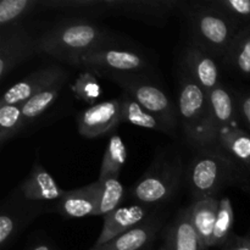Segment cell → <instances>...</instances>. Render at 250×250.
I'll use <instances>...</instances> for the list:
<instances>
[{"mask_svg": "<svg viewBox=\"0 0 250 250\" xmlns=\"http://www.w3.org/2000/svg\"><path fill=\"white\" fill-rule=\"evenodd\" d=\"M121 39L92 17L78 16L58 22L37 38L38 53H45L75 66L83 55L119 46Z\"/></svg>", "mask_w": 250, "mask_h": 250, "instance_id": "6da1fadb", "label": "cell"}, {"mask_svg": "<svg viewBox=\"0 0 250 250\" xmlns=\"http://www.w3.org/2000/svg\"><path fill=\"white\" fill-rule=\"evenodd\" d=\"M195 150L186 175L194 202L216 197L227 187H239L250 192V172L224 149L216 146Z\"/></svg>", "mask_w": 250, "mask_h": 250, "instance_id": "7a4b0ae2", "label": "cell"}, {"mask_svg": "<svg viewBox=\"0 0 250 250\" xmlns=\"http://www.w3.org/2000/svg\"><path fill=\"white\" fill-rule=\"evenodd\" d=\"M177 110L186 138L195 149L217 146L219 132L212 120L208 93L182 66L178 76Z\"/></svg>", "mask_w": 250, "mask_h": 250, "instance_id": "3957f363", "label": "cell"}, {"mask_svg": "<svg viewBox=\"0 0 250 250\" xmlns=\"http://www.w3.org/2000/svg\"><path fill=\"white\" fill-rule=\"evenodd\" d=\"M186 175L181 154L164 149L131 189V197L139 204L155 207L172 199Z\"/></svg>", "mask_w": 250, "mask_h": 250, "instance_id": "277c9868", "label": "cell"}, {"mask_svg": "<svg viewBox=\"0 0 250 250\" xmlns=\"http://www.w3.org/2000/svg\"><path fill=\"white\" fill-rule=\"evenodd\" d=\"M187 15L192 43L212 58L224 60L242 27L212 7L209 1L193 2L187 9Z\"/></svg>", "mask_w": 250, "mask_h": 250, "instance_id": "5b68a950", "label": "cell"}, {"mask_svg": "<svg viewBox=\"0 0 250 250\" xmlns=\"http://www.w3.org/2000/svg\"><path fill=\"white\" fill-rule=\"evenodd\" d=\"M100 75L119 84L125 93L133 98L154 116L158 117L170 129L171 133L175 134L180 122L178 110L159 85L154 84L142 73L105 72Z\"/></svg>", "mask_w": 250, "mask_h": 250, "instance_id": "8992f818", "label": "cell"}, {"mask_svg": "<svg viewBox=\"0 0 250 250\" xmlns=\"http://www.w3.org/2000/svg\"><path fill=\"white\" fill-rule=\"evenodd\" d=\"M44 211H49L45 203L29 202L15 188L0 207V247H9Z\"/></svg>", "mask_w": 250, "mask_h": 250, "instance_id": "52a82bcc", "label": "cell"}, {"mask_svg": "<svg viewBox=\"0 0 250 250\" xmlns=\"http://www.w3.org/2000/svg\"><path fill=\"white\" fill-rule=\"evenodd\" d=\"M75 66H82L97 73H141L148 70L149 59L133 49L120 46L102 49L83 55Z\"/></svg>", "mask_w": 250, "mask_h": 250, "instance_id": "ba28073f", "label": "cell"}, {"mask_svg": "<svg viewBox=\"0 0 250 250\" xmlns=\"http://www.w3.org/2000/svg\"><path fill=\"white\" fill-rule=\"evenodd\" d=\"M38 54L37 38L21 23L0 29V78L4 81L17 66Z\"/></svg>", "mask_w": 250, "mask_h": 250, "instance_id": "9c48e42d", "label": "cell"}, {"mask_svg": "<svg viewBox=\"0 0 250 250\" xmlns=\"http://www.w3.org/2000/svg\"><path fill=\"white\" fill-rule=\"evenodd\" d=\"M68 71L58 65L46 66L33 71L23 80L19 81L2 95L0 105H21L34 95L56 85L65 84Z\"/></svg>", "mask_w": 250, "mask_h": 250, "instance_id": "30bf717a", "label": "cell"}, {"mask_svg": "<svg viewBox=\"0 0 250 250\" xmlns=\"http://www.w3.org/2000/svg\"><path fill=\"white\" fill-rule=\"evenodd\" d=\"M181 5L177 0H106L107 14L121 15L153 26H164Z\"/></svg>", "mask_w": 250, "mask_h": 250, "instance_id": "8fae6325", "label": "cell"}, {"mask_svg": "<svg viewBox=\"0 0 250 250\" xmlns=\"http://www.w3.org/2000/svg\"><path fill=\"white\" fill-rule=\"evenodd\" d=\"M121 124V102L119 98L97 103L77 115L78 133L88 139L111 133Z\"/></svg>", "mask_w": 250, "mask_h": 250, "instance_id": "7c38bea8", "label": "cell"}, {"mask_svg": "<svg viewBox=\"0 0 250 250\" xmlns=\"http://www.w3.org/2000/svg\"><path fill=\"white\" fill-rule=\"evenodd\" d=\"M151 212H153V207L139 204V203L128 207L117 208L116 210L104 216L102 232L93 247L104 246L119 237L120 234L139 226L153 216Z\"/></svg>", "mask_w": 250, "mask_h": 250, "instance_id": "4fadbf2b", "label": "cell"}, {"mask_svg": "<svg viewBox=\"0 0 250 250\" xmlns=\"http://www.w3.org/2000/svg\"><path fill=\"white\" fill-rule=\"evenodd\" d=\"M100 194V182L90 183L81 188L66 190L63 197L49 211H56L65 219L95 216Z\"/></svg>", "mask_w": 250, "mask_h": 250, "instance_id": "5bb4252c", "label": "cell"}, {"mask_svg": "<svg viewBox=\"0 0 250 250\" xmlns=\"http://www.w3.org/2000/svg\"><path fill=\"white\" fill-rule=\"evenodd\" d=\"M24 199L29 202H58L63 197L66 190L61 189L53 176L44 168L37 158L32 166L31 172L17 187Z\"/></svg>", "mask_w": 250, "mask_h": 250, "instance_id": "9a60e30c", "label": "cell"}, {"mask_svg": "<svg viewBox=\"0 0 250 250\" xmlns=\"http://www.w3.org/2000/svg\"><path fill=\"white\" fill-rule=\"evenodd\" d=\"M182 67L207 93L220 84L215 58L195 44H189L183 50Z\"/></svg>", "mask_w": 250, "mask_h": 250, "instance_id": "2e32d148", "label": "cell"}, {"mask_svg": "<svg viewBox=\"0 0 250 250\" xmlns=\"http://www.w3.org/2000/svg\"><path fill=\"white\" fill-rule=\"evenodd\" d=\"M160 227V220L151 216L143 224L120 234L109 243L102 247H92L89 250H146L155 239Z\"/></svg>", "mask_w": 250, "mask_h": 250, "instance_id": "e0dca14e", "label": "cell"}, {"mask_svg": "<svg viewBox=\"0 0 250 250\" xmlns=\"http://www.w3.org/2000/svg\"><path fill=\"white\" fill-rule=\"evenodd\" d=\"M219 204L220 200L216 197H210L193 202L192 205L188 208L190 222L197 232L202 250H207L212 247V237H214Z\"/></svg>", "mask_w": 250, "mask_h": 250, "instance_id": "ac0fdd59", "label": "cell"}, {"mask_svg": "<svg viewBox=\"0 0 250 250\" xmlns=\"http://www.w3.org/2000/svg\"><path fill=\"white\" fill-rule=\"evenodd\" d=\"M212 120L219 134L226 129L237 126L239 117L237 98L225 85L220 83L217 87L208 92Z\"/></svg>", "mask_w": 250, "mask_h": 250, "instance_id": "d6986e66", "label": "cell"}, {"mask_svg": "<svg viewBox=\"0 0 250 250\" xmlns=\"http://www.w3.org/2000/svg\"><path fill=\"white\" fill-rule=\"evenodd\" d=\"M165 250H202L198 234L190 222L189 211L182 209L166 233Z\"/></svg>", "mask_w": 250, "mask_h": 250, "instance_id": "ffe728a7", "label": "cell"}, {"mask_svg": "<svg viewBox=\"0 0 250 250\" xmlns=\"http://www.w3.org/2000/svg\"><path fill=\"white\" fill-rule=\"evenodd\" d=\"M119 99L121 102V122H127V124H131L136 127L172 136L170 129L158 117L154 116L151 112L144 109L141 104H138L127 93L122 92Z\"/></svg>", "mask_w": 250, "mask_h": 250, "instance_id": "44dd1931", "label": "cell"}, {"mask_svg": "<svg viewBox=\"0 0 250 250\" xmlns=\"http://www.w3.org/2000/svg\"><path fill=\"white\" fill-rule=\"evenodd\" d=\"M217 146L250 172V133L232 127L219 134Z\"/></svg>", "mask_w": 250, "mask_h": 250, "instance_id": "7402d4cb", "label": "cell"}, {"mask_svg": "<svg viewBox=\"0 0 250 250\" xmlns=\"http://www.w3.org/2000/svg\"><path fill=\"white\" fill-rule=\"evenodd\" d=\"M224 61L242 77H250V24L239 29Z\"/></svg>", "mask_w": 250, "mask_h": 250, "instance_id": "603a6c76", "label": "cell"}, {"mask_svg": "<svg viewBox=\"0 0 250 250\" xmlns=\"http://www.w3.org/2000/svg\"><path fill=\"white\" fill-rule=\"evenodd\" d=\"M127 161V146L119 133H112L105 148L103 155L102 166L99 171V178L119 177Z\"/></svg>", "mask_w": 250, "mask_h": 250, "instance_id": "cb8c5ba5", "label": "cell"}, {"mask_svg": "<svg viewBox=\"0 0 250 250\" xmlns=\"http://www.w3.org/2000/svg\"><path fill=\"white\" fill-rule=\"evenodd\" d=\"M100 182V194L95 216H103L121 207L122 200L126 197L125 187L119 177H106L98 180Z\"/></svg>", "mask_w": 250, "mask_h": 250, "instance_id": "d4e9b609", "label": "cell"}, {"mask_svg": "<svg viewBox=\"0 0 250 250\" xmlns=\"http://www.w3.org/2000/svg\"><path fill=\"white\" fill-rule=\"evenodd\" d=\"M62 87L63 84L56 85V87L50 88V89L48 90H44V92L39 93V94L32 97L31 99L22 103L21 110L22 114H23L26 125L28 124V122L36 121L39 117L43 116V115L45 114L56 102H58Z\"/></svg>", "mask_w": 250, "mask_h": 250, "instance_id": "484cf974", "label": "cell"}, {"mask_svg": "<svg viewBox=\"0 0 250 250\" xmlns=\"http://www.w3.org/2000/svg\"><path fill=\"white\" fill-rule=\"evenodd\" d=\"M24 126L21 105H0V146L19 136Z\"/></svg>", "mask_w": 250, "mask_h": 250, "instance_id": "4316f807", "label": "cell"}, {"mask_svg": "<svg viewBox=\"0 0 250 250\" xmlns=\"http://www.w3.org/2000/svg\"><path fill=\"white\" fill-rule=\"evenodd\" d=\"M42 4L39 0H2L0 2V28L21 23V20Z\"/></svg>", "mask_w": 250, "mask_h": 250, "instance_id": "83f0119b", "label": "cell"}, {"mask_svg": "<svg viewBox=\"0 0 250 250\" xmlns=\"http://www.w3.org/2000/svg\"><path fill=\"white\" fill-rule=\"evenodd\" d=\"M234 226V211L229 198L225 197L220 199L219 211H217L216 224H215L212 247L227 244L232 237V229Z\"/></svg>", "mask_w": 250, "mask_h": 250, "instance_id": "f1b7e54d", "label": "cell"}, {"mask_svg": "<svg viewBox=\"0 0 250 250\" xmlns=\"http://www.w3.org/2000/svg\"><path fill=\"white\" fill-rule=\"evenodd\" d=\"M73 95L77 100L92 105L97 104V100L102 95V87L98 81L97 76L92 71H84L81 73L73 84L71 85Z\"/></svg>", "mask_w": 250, "mask_h": 250, "instance_id": "f546056e", "label": "cell"}, {"mask_svg": "<svg viewBox=\"0 0 250 250\" xmlns=\"http://www.w3.org/2000/svg\"><path fill=\"white\" fill-rule=\"evenodd\" d=\"M209 4L242 28L250 24V0H210Z\"/></svg>", "mask_w": 250, "mask_h": 250, "instance_id": "4dcf8cb0", "label": "cell"}, {"mask_svg": "<svg viewBox=\"0 0 250 250\" xmlns=\"http://www.w3.org/2000/svg\"><path fill=\"white\" fill-rule=\"evenodd\" d=\"M239 116L246 121L250 129V93H242L237 97Z\"/></svg>", "mask_w": 250, "mask_h": 250, "instance_id": "1f68e13d", "label": "cell"}, {"mask_svg": "<svg viewBox=\"0 0 250 250\" xmlns=\"http://www.w3.org/2000/svg\"><path fill=\"white\" fill-rule=\"evenodd\" d=\"M227 250H250V238L248 236L241 237L232 234L227 242Z\"/></svg>", "mask_w": 250, "mask_h": 250, "instance_id": "d6a6232c", "label": "cell"}, {"mask_svg": "<svg viewBox=\"0 0 250 250\" xmlns=\"http://www.w3.org/2000/svg\"><path fill=\"white\" fill-rule=\"evenodd\" d=\"M29 250H55L50 243H38Z\"/></svg>", "mask_w": 250, "mask_h": 250, "instance_id": "836d02e7", "label": "cell"}, {"mask_svg": "<svg viewBox=\"0 0 250 250\" xmlns=\"http://www.w3.org/2000/svg\"><path fill=\"white\" fill-rule=\"evenodd\" d=\"M160 250H165V247H163V248H161Z\"/></svg>", "mask_w": 250, "mask_h": 250, "instance_id": "e575fe53", "label": "cell"}, {"mask_svg": "<svg viewBox=\"0 0 250 250\" xmlns=\"http://www.w3.org/2000/svg\"><path fill=\"white\" fill-rule=\"evenodd\" d=\"M248 237H249V238H250V233H249V236H248Z\"/></svg>", "mask_w": 250, "mask_h": 250, "instance_id": "d590c367", "label": "cell"}]
</instances>
